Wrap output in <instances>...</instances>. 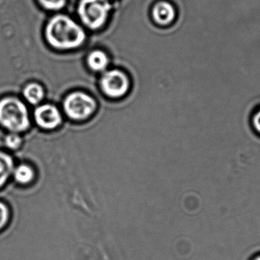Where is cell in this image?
Returning a JSON list of instances; mask_svg holds the SVG:
<instances>
[{
	"label": "cell",
	"instance_id": "6da1fadb",
	"mask_svg": "<svg viewBox=\"0 0 260 260\" xmlns=\"http://www.w3.org/2000/svg\"><path fill=\"white\" fill-rule=\"evenodd\" d=\"M45 34L49 44L57 49L76 48L85 39L83 29L70 17L62 15L50 20Z\"/></svg>",
	"mask_w": 260,
	"mask_h": 260
},
{
	"label": "cell",
	"instance_id": "7a4b0ae2",
	"mask_svg": "<svg viewBox=\"0 0 260 260\" xmlns=\"http://www.w3.org/2000/svg\"><path fill=\"white\" fill-rule=\"evenodd\" d=\"M0 125L12 133L23 132L30 126L26 105L15 97L0 100Z\"/></svg>",
	"mask_w": 260,
	"mask_h": 260
},
{
	"label": "cell",
	"instance_id": "3957f363",
	"mask_svg": "<svg viewBox=\"0 0 260 260\" xmlns=\"http://www.w3.org/2000/svg\"><path fill=\"white\" fill-rule=\"evenodd\" d=\"M111 9L108 0H81L79 15L85 25L91 29L102 27Z\"/></svg>",
	"mask_w": 260,
	"mask_h": 260
},
{
	"label": "cell",
	"instance_id": "277c9868",
	"mask_svg": "<svg viewBox=\"0 0 260 260\" xmlns=\"http://www.w3.org/2000/svg\"><path fill=\"white\" fill-rule=\"evenodd\" d=\"M93 99L83 93L70 94L64 102V109L69 117L75 120H82L88 118L95 108Z\"/></svg>",
	"mask_w": 260,
	"mask_h": 260
},
{
	"label": "cell",
	"instance_id": "5b68a950",
	"mask_svg": "<svg viewBox=\"0 0 260 260\" xmlns=\"http://www.w3.org/2000/svg\"><path fill=\"white\" fill-rule=\"evenodd\" d=\"M101 84L105 94L112 98L121 97L126 94L129 88L128 78L118 70H111L105 73Z\"/></svg>",
	"mask_w": 260,
	"mask_h": 260
},
{
	"label": "cell",
	"instance_id": "8992f818",
	"mask_svg": "<svg viewBox=\"0 0 260 260\" xmlns=\"http://www.w3.org/2000/svg\"><path fill=\"white\" fill-rule=\"evenodd\" d=\"M36 123L44 129H53L61 123V115L56 107L51 105H43L35 111Z\"/></svg>",
	"mask_w": 260,
	"mask_h": 260
},
{
	"label": "cell",
	"instance_id": "52a82bcc",
	"mask_svg": "<svg viewBox=\"0 0 260 260\" xmlns=\"http://www.w3.org/2000/svg\"><path fill=\"white\" fill-rule=\"evenodd\" d=\"M153 17L156 22L160 24L171 23L175 17V11L170 3L160 2L153 9Z\"/></svg>",
	"mask_w": 260,
	"mask_h": 260
},
{
	"label": "cell",
	"instance_id": "ba28073f",
	"mask_svg": "<svg viewBox=\"0 0 260 260\" xmlns=\"http://www.w3.org/2000/svg\"><path fill=\"white\" fill-rule=\"evenodd\" d=\"M14 162L12 157L4 152H0V188L6 183L13 172Z\"/></svg>",
	"mask_w": 260,
	"mask_h": 260
},
{
	"label": "cell",
	"instance_id": "9c48e42d",
	"mask_svg": "<svg viewBox=\"0 0 260 260\" xmlns=\"http://www.w3.org/2000/svg\"><path fill=\"white\" fill-rule=\"evenodd\" d=\"M23 95L29 103L37 105L44 99V89L39 84L30 83L24 87Z\"/></svg>",
	"mask_w": 260,
	"mask_h": 260
},
{
	"label": "cell",
	"instance_id": "30bf717a",
	"mask_svg": "<svg viewBox=\"0 0 260 260\" xmlns=\"http://www.w3.org/2000/svg\"><path fill=\"white\" fill-rule=\"evenodd\" d=\"M108 62L109 61H108V56L101 50L93 51L88 56V65L95 71H102V70H105L108 66Z\"/></svg>",
	"mask_w": 260,
	"mask_h": 260
},
{
	"label": "cell",
	"instance_id": "8fae6325",
	"mask_svg": "<svg viewBox=\"0 0 260 260\" xmlns=\"http://www.w3.org/2000/svg\"><path fill=\"white\" fill-rule=\"evenodd\" d=\"M13 175L15 180L20 184H27L32 181L35 174L30 166L21 164L14 169Z\"/></svg>",
	"mask_w": 260,
	"mask_h": 260
},
{
	"label": "cell",
	"instance_id": "7c38bea8",
	"mask_svg": "<svg viewBox=\"0 0 260 260\" xmlns=\"http://www.w3.org/2000/svg\"><path fill=\"white\" fill-rule=\"evenodd\" d=\"M22 139L17 133H11L5 138V145L11 150H16L21 146Z\"/></svg>",
	"mask_w": 260,
	"mask_h": 260
},
{
	"label": "cell",
	"instance_id": "4fadbf2b",
	"mask_svg": "<svg viewBox=\"0 0 260 260\" xmlns=\"http://www.w3.org/2000/svg\"><path fill=\"white\" fill-rule=\"evenodd\" d=\"M40 3L49 10H59L65 6L67 0H39Z\"/></svg>",
	"mask_w": 260,
	"mask_h": 260
},
{
	"label": "cell",
	"instance_id": "5bb4252c",
	"mask_svg": "<svg viewBox=\"0 0 260 260\" xmlns=\"http://www.w3.org/2000/svg\"><path fill=\"white\" fill-rule=\"evenodd\" d=\"M9 210L4 203H0V229L3 228L8 221Z\"/></svg>",
	"mask_w": 260,
	"mask_h": 260
},
{
	"label": "cell",
	"instance_id": "9a60e30c",
	"mask_svg": "<svg viewBox=\"0 0 260 260\" xmlns=\"http://www.w3.org/2000/svg\"><path fill=\"white\" fill-rule=\"evenodd\" d=\"M253 123H254L255 128H256L259 132H260V111L256 113L253 119Z\"/></svg>",
	"mask_w": 260,
	"mask_h": 260
},
{
	"label": "cell",
	"instance_id": "2e32d148",
	"mask_svg": "<svg viewBox=\"0 0 260 260\" xmlns=\"http://www.w3.org/2000/svg\"><path fill=\"white\" fill-rule=\"evenodd\" d=\"M253 260H260V256H258V257L255 258Z\"/></svg>",
	"mask_w": 260,
	"mask_h": 260
}]
</instances>
